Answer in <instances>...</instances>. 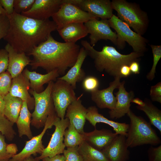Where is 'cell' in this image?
I'll use <instances>...</instances> for the list:
<instances>
[{
	"mask_svg": "<svg viewBox=\"0 0 161 161\" xmlns=\"http://www.w3.org/2000/svg\"><path fill=\"white\" fill-rule=\"evenodd\" d=\"M120 76L114 78L107 88L101 90L98 89L91 93L92 100L99 108H107L111 110L114 108L117 101L113 95L114 90L118 89L120 83Z\"/></svg>",
	"mask_w": 161,
	"mask_h": 161,
	"instance_id": "9a60e30c",
	"label": "cell"
},
{
	"mask_svg": "<svg viewBox=\"0 0 161 161\" xmlns=\"http://www.w3.org/2000/svg\"><path fill=\"white\" fill-rule=\"evenodd\" d=\"M7 51L8 63L7 71L12 78L21 73L24 68L30 65L32 60L24 53H18L8 44L4 48Z\"/></svg>",
	"mask_w": 161,
	"mask_h": 161,
	"instance_id": "ffe728a7",
	"label": "cell"
},
{
	"mask_svg": "<svg viewBox=\"0 0 161 161\" xmlns=\"http://www.w3.org/2000/svg\"><path fill=\"white\" fill-rule=\"evenodd\" d=\"M126 137L118 134L112 143L101 151L109 161H127L129 151L126 142Z\"/></svg>",
	"mask_w": 161,
	"mask_h": 161,
	"instance_id": "ac0fdd59",
	"label": "cell"
},
{
	"mask_svg": "<svg viewBox=\"0 0 161 161\" xmlns=\"http://www.w3.org/2000/svg\"><path fill=\"white\" fill-rule=\"evenodd\" d=\"M131 102L134 103L138 105V106L142 107L144 106L145 103L144 102L138 98H133L131 100Z\"/></svg>",
	"mask_w": 161,
	"mask_h": 161,
	"instance_id": "7dc6e473",
	"label": "cell"
},
{
	"mask_svg": "<svg viewBox=\"0 0 161 161\" xmlns=\"http://www.w3.org/2000/svg\"><path fill=\"white\" fill-rule=\"evenodd\" d=\"M68 2L101 19H109L113 15L109 0H68Z\"/></svg>",
	"mask_w": 161,
	"mask_h": 161,
	"instance_id": "4fadbf2b",
	"label": "cell"
},
{
	"mask_svg": "<svg viewBox=\"0 0 161 161\" xmlns=\"http://www.w3.org/2000/svg\"><path fill=\"white\" fill-rule=\"evenodd\" d=\"M125 81L120 82L118 87V91L114 94L117 101L114 109L110 110L109 114L112 119L121 118L127 114L130 110L131 100L134 98V95L132 91L128 92L124 87Z\"/></svg>",
	"mask_w": 161,
	"mask_h": 161,
	"instance_id": "2e32d148",
	"label": "cell"
},
{
	"mask_svg": "<svg viewBox=\"0 0 161 161\" xmlns=\"http://www.w3.org/2000/svg\"><path fill=\"white\" fill-rule=\"evenodd\" d=\"M80 48L76 43L58 41L51 34L28 55L33 57L30 65L32 69L41 67L47 73L56 69L63 76L76 62Z\"/></svg>",
	"mask_w": 161,
	"mask_h": 161,
	"instance_id": "7a4b0ae2",
	"label": "cell"
},
{
	"mask_svg": "<svg viewBox=\"0 0 161 161\" xmlns=\"http://www.w3.org/2000/svg\"><path fill=\"white\" fill-rule=\"evenodd\" d=\"M150 95L152 101L161 103V83L151 87Z\"/></svg>",
	"mask_w": 161,
	"mask_h": 161,
	"instance_id": "ab89813d",
	"label": "cell"
},
{
	"mask_svg": "<svg viewBox=\"0 0 161 161\" xmlns=\"http://www.w3.org/2000/svg\"><path fill=\"white\" fill-rule=\"evenodd\" d=\"M22 161H40V160L37 159L36 158H33L31 156L24 159Z\"/></svg>",
	"mask_w": 161,
	"mask_h": 161,
	"instance_id": "c3c4849f",
	"label": "cell"
},
{
	"mask_svg": "<svg viewBox=\"0 0 161 161\" xmlns=\"http://www.w3.org/2000/svg\"><path fill=\"white\" fill-rule=\"evenodd\" d=\"M10 27V22L7 16L0 15V40L7 35Z\"/></svg>",
	"mask_w": 161,
	"mask_h": 161,
	"instance_id": "8d00e7d4",
	"label": "cell"
},
{
	"mask_svg": "<svg viewBox=\"0 0 161 161\" xmlns=\"http://www.w3.org/2000/svg\"><path fill=\"white\" fill-rule=\"evenodd\" d=\"M42 160L44 161H65V158L64 155L58 154L51 157H46Z\"/></svg>",
	"mask_w": 161,
	"mask_h": 161,
	"instance_id": "f6af8a7d",
	"label": "cell"
},
{
	"mask_svg": "<svg viewBox=\"0 0 161 161\" xmlns=\"http://www.w3.org/2000/svg\"><path fill=\"white\" fill-rule=\"evenodd\" d=\"M51 95L57 116L64 119L68 107L77 98L74 89L67 82L57 79L53 84Z\"/></svg>",
	"mask_w": 161,
	"mask_h": 161,
	"instance_id": "ba28073f",
	"label": "cell"
},
{
	"mask_svg": "<svg viewBox=\"0 0 161 161\" xmlns=\"http://www.w3.org/2000/svg\"><path fill=\"white\" fill-rule=\"evenodd\" d=\"M127 114L130 120L126 139L128 148L145 144L156 145L161 143L160 138L149 123L136 115L131 110Z\"/></svg>",
	"mask_w": 161,
	"mask_h": 161,
	"instance_id": "277c9868",
	"label": "cell"
},
{
	"mask_svg": "<svg viewBox=\"0 0 161 161\" xmlns=\"http://www.w3.org/2000/svg\"><path fill=\"white\" fill-rule=\"evenodd\" d=\"M7 16L10 27L3 39L15 51L27 55L57 30L55 23L49 19H36L14 12Z\"/></svg>",
	"mask_w": 161,
	"mask_h": 161,
	"instance_id": "6da1fadb",
	"label": "cell"
},
{
	"mask_svg": "<svg viewBox=\"0 0 161 161\" xmlns=\"http://www.w3.org/2000/svg\"><path fill=\"white\" fill-rule=\"evenodd\" d=\"M0 15H7L6 12L0 3Z\"/></svg>",
	"mask_w": 161,
	"mask_h": 161,
	"instance_id": "681fc988",
	"label": "cell"
},
{
	"mask_svg": "<svg viewBox=\"0 0 161 161\" xmlns=\"http://www.w3.org/2000/svg\"><path fill=\"white\" fill-rule=\"evenodd\" d=\"M35 0H14V13L21 14L29 10L33 4Z\"/></svg>",
	"mask_w": 161,
	"mask_h": 161,
	"instance_id": "e575fe53",
	"label": "cell"
},
{
	"mask_svg": "<svg viewBox=\"0 0 161 161\" xmlns=\"http://www.w3.org/2000/svg\"><path fill=\"white\" fill-rule=\"evenodd\" d=\"M65 1V0H35L31 8L21 14L36 19H48Z\"/></svg>",
	"mask_w": 161,
	"mask_h": 161,
	"instance_id": "5bb4252c",
	"label": "cell"
},
{
	"mask_svg": "<svg viewBox=\"0 0 161 161\" xmlns=\"http://www.w3.org/2000/svg\"><path fill=\"white\" fill-rule=\"evenodd\" d=\"M30 88L29 80L22 73L12 78L9 93L12 96L26 102L29 110H32L35 107V101L34 98L29 93Z\"/></svg>",
	"mask_w": 161,
	"mask_h": 161,
	"instance_id": "e0dca14e",
	"label": "cell"
},
{
	"mask_svg": "<svg viewBox=\"0 0 161 161\" xmlns=\"http://www.w3.org/2000/svg\"><path fill=\"white\" fill-rule=\"evenodd\" d=\"M148 161H161V145H151L148 149Z\"/></svg>",
	"mask_w": 161,
	"mask_h": 161,
	"instance_id": "f35d334b",
	"label": "cell"
},
{
	"mask_svg": "<svg viewBox=\"0 0 161 161\" xmlns=\"http://www.w3.org/2000/svg\"><path fill=\"white\" fill-rule=\"evenodd\" d=\"M5 101L3 97L0 95V115H4Z\"/></svg>",
	"mask_w": 161,
	"mask_h": 161,
	"instance_id": "bcb514c9",
	"label": "cell"
},
{
	"mask_svg": "<svg viewBox=\"0 0 161 161\" xmlns=\"http://www.w3.org/2000/svg\"><path fill=\"white\" fill-rule=\"evenodd\" d=\"M87 109L82 104L81 100L77 98L68 107L66 111V117L69 119L80 134L84 132V126L86 120Z\"/></svg>",
	"mask_w": 161,
	"mask_h": 161,
	"instance_id": "44dd1931",
	"label": "cell"
},
{
	"mask_svg": "<svg viewBox=\"0 0 161 161\" xmlns=\"http://www.w3.org/2000/svg\"><path fill=\"white\" fill-rule=\"evenodd\" d=\"M54 82L53 81H50L46 89L40 93L29 90V92L33 96L35 101L31 124L37 129L44 126L48 116L55 111L51 95Z\"/></svg>",
	"mask_w": 161,
	"mask_h": 161,
	"instance_id": "52a82bcc",
	"label": "cell"
},
{
	"mask_svg": "<svg viewBox=\"0 0 161 161\" xmlns=\"http://www.w3.org/2000/svg\"><path fill=\"white\" fill-rule=\"evenodd\" d=\"M14 0H0V3L7 16L11 15L14 12Z\"/></svg>",
	"mask_w": 161,
	"mask_h": 161,
	"instance_id": "b9f144b4",
	"label": "cell"
},
{
	"mask_svg": "<svg viewBox=\"0 0 161 161\" xmlns=\"http://www.w3.org/2000/svg\"><path fill=\"white\" fill-rule=\"evenodd\" d=\"M129 66L131 73L135 74L140 73V67L138 61H135L132 62Z\"/></svg>",
	"mask_w": 161,
	"mask_h": 161,
	"instance_id": "ee69618b",
	"label": "cell"
},
{
	"mask_svg": "<svg viewBox=\"0 0 161 161\" xmlns=\"http://www.w3.org/2000/svg\"><path fill=\"white\" fill-rule=\"evenodd\" d=\"M52 17L57 26V30L70 23H84L91 19L98 18L69 3L68 0H65V2L62 4L58 10Z\"/></svg>",
	"mask_w": 161,
	"mask_h": 161,
	"instance_id": "9c48e42d",
	"label": "cell"
},
{
	"mask_svg": "<svg viewBox=\"0 0 161 161\" xmlns=\"http://www.w3.org/2000/svg\"><path fill=\"white\" fill-rule=\"evenodd\" d=\"M57 31L65 42L68 43H76L88 34L84 24L80 22L68 24Z\"/></svg>",
	"mask_w": 161,
	"mask_h": 161,
	"instance_id": "d4e9b609",
	"label": "cell"
},
{
	"mask_svg": "<svg viewBox=\"0 0 161 161\" xmlns=\"http://www.w3.org/2000/svg\"><path fill=\"white\" fill-rule=\"evenodd\" d=\"M70 124L68 118L61 119L55 117L53 126L55 127L54 132L47 146L45 148L41 155L36 157L39 160L46 157H51L63 153L66 147L64 143V134Z\"/></svg>",
	"mask_w": 161,
	"mask_h": 161,
	"instance_id": "30bf717a",
	"label": "cell"
},
{
	"mask_svg": "<svg viewBox=\"0 0 161 161\" xmlns=\"http://www.w3.org/2000/svg\"><path fill=\"white\" fill-rule=\"evenodd\" d=\"M82 86L86 92L90 93L98 89L99 82L96 77L89 75L86 76L83 80Z\"/></svg>",
	"mask_w": 161,
	"mask_h": 161,
	"instance_id": "836d02e7",
	"label": "cell"
},
{
	"mask_svg": "<svg viewBox=\"0 0 161 161\" xmlns=\"http://www.w3.org/2000/svg\"><path fill=\"white\" fill-rule=\"evenodd\" d=\"M78 146L67 148L63 153L65 161H84L78 151Z\"/></svg>",
	"mask_w": 161,
	"mask_h": 161,
	"instance_id": "d590c367",
	"label": "cell"
},
{
	"mask_svg": "<svg viewBox=\"0 0 161 161\" xmlns=\"http://www.w3.org/2000/svg\"><path fill=\"white\" fill-rule=\"evenodd\" d=\"M32 114L30 113L26 102L23 101L22 106L16 124L19 136H26L30 140L33 137L30 128Z\"/></svg>",
	"mask_w": 161,
	"mask_h": 161,
	"instance_id": "484cf974",
	"label": "cell"
},
{
	"mask_svg": "<svg viewBox=\"0 0 161 161\" xmlns=\"http://www.w3.org/2000/svg\"><path fill=\"white\" fill-rule=\"evenodd\" d=\"M81 44L87 52V55L94 60L95 66L99 72L105 71L114 78L120 76V70L123 65H129L134 61H139L143 54L133 52L128 55H123L112 47L105 46L101 51L95 50L89 43L82 40Z\"/></svg>",
	"mask_w": 161,
	"mask_h": 161,
	"instance_id": "3957f363",
	"label": "cell"
},
{
	"mask_svg": "<svg viewBox=\"0 0 161 161\" xmlns=\"http://www.w3.org/2000/svg\"><path fill=\"white\" fill-rule=\"evenodd\" d=\"M13 125L4 115H0V132L9 141H12L16 135Z\"/></svg>",
	"mask_w": 161,
	"mask_h": 161,
	"instance_id": "4dcf8cb0",
	"label": "cell"
},
{
	"mask_svg": "<svg viewBox=\"0 0 161 161\" xmlns=\"http://www.w3.org/2000/svg\"><path fill=\"white\" fill-rule=\"evenodd\" d=\"M8 63V53L5 49L0 50V74L7 70Z\"/></svg>",
	"mask_w": 161,
	"mask_h": 161,
	"instance_id": "60d3db41",
	"label": "cell"
},
{
	"mask_svg": "<svg viewBox=\"0 0 161 161\" xmlns=\"http://www.w3.org/2000/svg\"><path fill=\"white\" fill-rule=\"evenodd\" d=\"M84 140L91 146L101 151L109 146L118 135L110 130L96 129L89 132L82 134Z\"/></svg>",
	"mask_w": 161,
	"mask_h": 161,
	"instance_id": "d6986e66",
	"label": "cell"
},
{
	"mask_svg": "<svg viewBox=\"0 0 161 161\" xmlns=\"http://www.w3.org/2000/svg\"><path fill=\"white\" fill-rule=\"evenodd\" d=\"M144 106H137V109L145 112L148 117L150 123L153 125L161 133V111L148 100L145 99Z\"/></svg>",
	"mask_w": 161,
	"mask_h": 161,
	"instance_id": "f1b7e54d",
	"label": "cell"
},
{
	"mask_svg": "<svg viewBox=\"0 0 161 161\" xmlns=\"http://www.w3.org/2000/svg\"><path fill=\"white\" fill-rule=\"evenodd\" d=\"M78 149L84 161H109L101 151L94 148L84 140L78 146Z\"/></svg>",
	"mask_w": 161,
	"mask_h": 161,
	"instance_id": "83f0119b",
	"label": "cell"
},
{
	"mask_svg": "<svg viewBox=\"0 0 161 161\" xmlns=\"http://www.w3.org/2000/svg\"><path fill=\"white\" fill-rule=\"evenodd\" d=\"M131 73L129 66L128 65H123L120 69V74L121 78L127 77Z\"/></svg>",
	"mask_w": 161,
	"mask_h": 161,
	"instance_id": "7bdbcfd3",
	"label": "cell"
},
{
	"mask_svg": "<svg viewBox=\"0 0 161 161\" xmlns=\"http://www.w3.org/2000/svg\"><path fill=\"white\" fill-rule=\"evenodd\" d=\"M153 55V64L150 71L146 75L147 79L149 80H152L155 77L157 65L161 58V46L151 45Z\"/></svg>",
	"mask_w": 161,
	"mask_h": 161,
	"instance_id": "1f68e13d",
	"label": "cell"
},
{
	"mask_svg": "<svg viewBox=\"0 0 161 161\" xmlns=\"http://www.w3.org/2000/svg\"><path fill=\"white\" fill-rule=\"evenodd\" d=\"M110 26L114 29L117 36V46L119 49L125 47L126 42L132 48L134 52L143 54L145 51L148 40L142 36L134 32L125 23L117 16L113 15L108 19Z\"/></svg>",
	"mask_w": 161,
	"mask_h": 161,
	"instance_id": "8992f818",
	"label": "cell"
},
{
	"mask_svg": "<svg viewBox=\"0 0 161 161\" xmlns=\"http://www.w3.org/2000/svg\"><path fill=\"white\" fill-rule=\"evenodd\" d=\"M12 78L7 70L0 74V95L3 97L9 93Z\"/></svg>",
	"mask_w": 161,
	"mask_h": 161,
	"instance_id": "d6a6232c",
	"label": "cell"
},
{
	"mask_svg": "<svg viewBox=\"0 0 161 161\" xmlns=\"http://www.w3.org/2000/svg\"><path fill=\"white\" fill-rule=\"evenodd\" d=\"M87 55L84 48L83 47L81 48L74 64L64 75L57 79L65 81L70 84L74 89H76L77 83L82 81L86 77V73L81 67Z\"/></svg>",
	"mask_w": 161,
	"mask_h": 161,
	"instance_id": "603a6c76",
	"label": "cell"
},
{
	"mask_svg": "<svg viewBox=\"0 0 161 161\" xmlns=\"http://www.w3.org/2000/svg\"><path fill=\"white\" fill-rule=\"evenodd\" d=\"M57 116L55 111L50 114L47 118L44 128L41 133L27 141L21 151L12 156L9 161H22L32 155L37 153L41 154L45 148L42 144V138L47 130L51 129L53 126L54 122Z\"/></svg>",
	"mask_w": 161,
	"mask_h": 161,
	"instance_id": "7c38bea8",
	"label": "cell"
},
{
	"mask_svg": "<svg viewBox=\"0 0 161 161\" xmlns=\"http://www.w3.org/2000/svg\"><path fill=\"white\" fill-rule=\"evenodd\" d=\"M93 18L85 23L88 33L90 34V45L94 47L99 41L109 40L116 46L117 36L111 29L108 19Z\"/></svg>",
	"mask_w": 161,
	"mask_h": 161,
	"instance_id": "8fae6325",
	"label": "cell"
},
{
	"mask_svg": "<svg viewBox=\"0 0 161 161\" xmlns=\"http://www.w3.org/2000/svg\"><path fill=\"white\" fill-rule=\"evenodd\" d=\"M86 119L94 127L97 123H102L112 127L115 133L126 137L129 124L109 120L99 113L97 108L95 106H89L87 109Z\"/></svg>",
	"mask_w": 161,
	"mask_h": 161,
	"instance_id": "7402d4cb",
	"label": "cell"
},
{
	"mask_svg": "<svg viewBox=\"0 0 161 161\" xmlns=\"http://www.w3.org/2000/svg\"><path fill=\"white\" fill-rule=\"evenodd\" d=\"M5 137L0 132V161H9L12 156L8 153Z\"/></svg>",
	"mask_w": 161,
	"mask_h": 161,
	"instance_id": "74e56055",
	"label": "cell"
},
{
	"mask_svg": "<svg viewBox=\"0 0 161 161\" xmlns=\"http://www.w3.org/2000/svg\"><path fill=\"white\" fill-rule=\"evenodd\" d=\"M42 160V161H44L43 160Z\"/></svg>",
	"mask_w": 161,
	"mask_h": 161,
	"instance_id": "f907efd6",
	"label": "cell"
},
{
	"mask_svg": "<svg viewBox=\"0 0 161 161\" xmlns=\"http://www.w3.org/2000/svg\"><path fill=\"white\" fill-rule=\"evenodd\" d=\"M111 4L120 20L138 34L142 36L145 34L148 26V17L138 4L125 0H113Z\"/></svg>",
	"mask_w": 161,
	"mask_h": 161,
	"instance_id": "5b68a950",
	"label": "cell"
},
{
	"mask_svg": "<svg viewBox=\"0 0 161 161\" xmlns=\"http://www.w3.org/2000/svg\"><path fill=\"white\" fill-rule=\"evenodd\" d=\"M3 98L5 101L4 115L14 124L16 122L23 101L19 98L12 96L9 93Z\"/></svg>",
	"mask_w": 161,
	"mask_h": 161,
	"instance_id": "4316f807",
	"label": "cell"
},
{
	"mask_svg": "<svg viewBox=\"0 0 161 161\" xmlns=\"http://www.w3.org/2000/svg\"><path fill=\"white\" fill-rule=\"evenodd\" d=\"M68 128L64 134V142L65 146L69 148L78 146L84 141L83 134L78 131L72 123H70Z\"/></svg>",
	"mask_w": 161,
	"mask_h": 161,
	"instance_id": "f546056e",
	"label": "cell"
},
{
	"mask_svg": "<svg viewBox=\"0 0 161 161\" xmlns=\"http://www.w3.org/2000/svg\"><path fill=\"white\" fill-rule=\"evenodd\" d=\"M22 73L29 80L31 89L37 93L42 92L44 84L56 80L60 76L56 69L43 75L35 71H31L26 68L23 70Z\"/></svg>",
	"mask_w": 161,
	"mask_h": 161,
	"instance_id": "cb8c5ba5",
	"label": "cell"
}]
</instances>
